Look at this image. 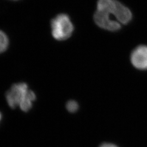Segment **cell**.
Listing matches in <instances>:
<instances>
[{
  "instance_id": "obj_1",
  "label": "cell",
  "mask_w": 147,
  "mask_h": 147,
  "mask_svg": "<svg viewBox=\"0 0 147 147\" xmlns=\"http://www.w3.org/2000/svg\"><path fill=\"white\" fill-rule=\"evenodd\" d=\"M51 33L57 40H65L71 37L74 31V26L69 16L65 14H60L51 21Z\"/></svg>"
},
{
  "instance_id": "obj_5",
  "label": "cell",
  "mask_w": 147,
  "mask_h": 147,
  "mask_svg": "<svg viewBox=\"0 0 147 147\" xmlns=\"http://www.w3.org/2000/svg\"><path fill=\"white\" fill-rule=\"evenodd\" d=\"M36 99L35 93L31 90H29L26 98L22 100L19 106L24 112H28L30 110L32 106V102Z\"/></svg>"
},
{
  "instance_id": "obj_6",
  "label": "cell",
  "mask_w": 147,
  "mask_h": 147,
  "mask_svg": "<svg viewBox=\"0 0 147 147\" xmlns=\"http://www.w3.org/2000/svg\"><path fill=\"white\" fill-rule=\"evenodd\" d=\"M9 40L5 33L0 30V54L5 52L9 47Z\"/></svg>"
},
{
  "instance_id": "obj_3",
  "label": "cell",
  "mask_w": 147,
  "mask_h": 147,
  "mask_svg": "<svg viewBox=\"0 0 147 147\" xmlns=\"http://www.w3.org/2000/svg\"><path fill=\"white\" fill-rule=\"evenodd\" d=\"M114 16L110 14L96 11L94 16L95 22L98 26L111 31H118L121 28V24L116 19H113Z\"/></svg>"
},
{
  "instance_id": "obj_2",
  "label": "cell",
  "mask_w": 147,
  "mask_h": 147,
  "mask_svg": "<svg viewBox=\"0 0 147 147\" xmlns=\"http://www.w3.org/2000/svg\"><path fill=\"white\" fill-rule=\"evenodd\" d=\"M28 85L25 83L14 84L6 93V100L11 109H15L19 106L29 92Z\"/></svg>"
},
{
  "instance_id": "obj_4",
  "label": "cell",
  "mask_w": 147,
  "mask_h": 147,
  "mask_svg": "<svg viewBox=\"0 0 147 147\" xmlns=\"http://www.w3.org/2000/svg\"><path fill=\"white\" fill-rule=\"evenodd\" d=\"M132 65L140 70L147 69V47L141 45L135 49L132 53Z\"/></svg>"
},
{
  "instance_id": "obj_9",
  "label": "cell",
  "mask_w": 147,
  "mask_h": 147,
  "mask_svg": "<svg viewBox=\"0 0 147 147\" xmlns=\"http://www.w3.org/2000/svg\"><path fill=\"white\" fill-rule=\"evenodd\" d=\"M1 119H2V114L0 112V121H1Z\"/></svg>"
},
{
  "instance_id": "obj_8",
  "label": "cell",
  "mask_w": 147,
  "mask_h": 147,
  "mask_svg": "<svg viewBox=\"0 0 147 147\" xmlns=\"http://www.w3.org/2000/svg\"><path fill=\"white\" fill-rule=\"evenodd\" d=\"M100 147H118L116 145L111 143H104L100 146Z\"/></svg>"
},
{
  "instance_id": "obj_10",
  "label": "cell",
  "mask_w": 147,
  "mask_h": 147,
  "mask_svg": "<svg viewBox=\"0 0 147 147\" xmlns=\"http://www.w3.org/2000/svg\"><path fill=\"white\" fill-rule=\"evenodd\" d=\"M12 1H19V0H12Z\"/></svg>"
},
{
  "instance_id": "obj_7",
  "label": "cell",
  "mask_w": 147,
  "mask_h": 147,
  "mask_svg": "<svg viewBox=\"0 0 147 147\" xmlns=\"http://www.w3.org/2000/svg\"><path fill=\"white\" fill-rule=\"evenodd\" d=\"M66 107L69 112L71 113H74L78 110L79 105L76 101L74 100H70L67 102Z\"/></svg>"
}]
</instances>
